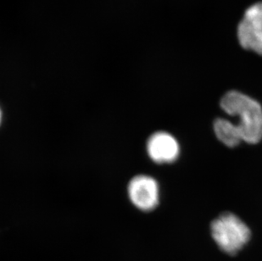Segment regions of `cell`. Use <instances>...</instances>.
I'll use <instances>...</instances> for the list:
<instances>
[{"mask_svg": "<svg viewBox=\"0 0 262 261\" xmlns=\"http://www.w3.org/2000/svg\"><path fill=\"white\" fill-rule=\"evenodd\" d=\"M221 108L232 116H238L242 140L256 144L262 140V107L259 102L240 92L230 91L223 97Z\"/></svg>", "mask_w": 262, "mask_h": 261, "instance_id": "obj_1", "label": "cell"}, {"mask_svg": "<svg viewBox=\"0 0 262 261\" xmlns=\"http://www.w3.org/2000/svg\"><path fill=\"white\" fill-rule=\"evenodd\" d=\"M211 236L222 251L236 255L250 241L251 232L236 214L226 212L210 225Z\"/></svg>", "mask_w": 262, "mask_h": 261, "instance_id": "obj_2", "label": "cell"}, {"mask_svg": "<svg viewBox=\"0 0 262 261\" xmlns=\"http://www.w3.org/2000/svg\"><path fill=\"white\" fill-rule=\"evenodd\" d=\"M128 195L134 206L143 211H151L159 205L158 183L148 176H137L129 183Z\"/></svg>", "mask_w": 262, "mask_h": 261, "instance_id": "obj_3", "label": "cell"}, {"mask_svg": "<svg viewBox=\"0 0 262 261\" xmlns=\"http://www.w3.org/2000/svg\"><path fill=\"white\" fill-rule=\"evenodd\" d=\"M147 152L151 160L158 164H168L177 160L180 146L173 136L166 132L154 133L148 138Z\"/></svg>", "mask_w": 262, "mask_h": 261, "instance_id": "obj_4", "label": "cell"}, {"mask_svg": "<svg viewBox=\"0 0 262 261\" xmlns=\"http://www.w3.org/2000/svg\"><path fill=\"white\" fill-rule=\"evenodd\" d=\"M237 37L243 48L262 55V28L242 20L237 27Z\"/></svg>", "mask_w": 262, "mask_h": 261, "instance_id": "obj_5", "label": "cell"}, {"mask_svg": "<svg viewBox=\"0 0 262 261\" xmlns=\"http://www.w3.org/2000/svg\"><path fill=\"white\" fill-rule=\"evenodd\" d=\"M213 129L218 140L229 148L237 147L243 141L237 125H234L227 119H215Z\"/></svg>", "mask_w": 262, "mask_h": 261, "instance_id": "obj_6", "label": "cell"}, {"mask_svg": "<svg viewBox=\"0 0 262 261\" xmlns=\"http://www.w3.org/2000/svg\"><path fill=\"white\" fill-rule=\"evenodd\" d=\"M243 20L254 27L262 28V2L250 6L245 11Z\"/></svg>", "mask_w": 262, "mask_h": 261, "instance_id": "obj_7", "label": "cell"}, {"mask_svg": "<svg viewBox=\"0 0 262 261\" xmlns=\"http://www.w3.org/2000/svg\"><path fill=\"white\" fill-rule=\"evenodd\" d=\"M0 121H1V111H0Z\"/></svg>", "mask_w": 262, "mask_h": 261, "instance_id": "obj_8", "label": "cell"}]
</instances>
